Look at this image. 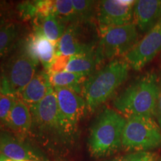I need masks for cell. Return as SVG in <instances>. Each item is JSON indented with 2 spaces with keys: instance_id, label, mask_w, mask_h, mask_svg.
<instances>
[{
  "instance_id": "52a82bcc",
  "label": "cell",
  "mask_w": 161,
  "mask_h": 161,
  "mask_svg": "<svg viewBox=\"0 0 161 161\" xmlns=\"http://www.w3.org/2000/svg\"><path fill=\"white\" fill-rule=\"evenodd\" d=\"M99 36L97 54L101 62L125 56L139 41L137 27L134 22L99 30Z\"/></svg>"
},
{
  "instance_id": "7c38bea8",
  "label": "cell",
  "mask_w": 161,
  "mask_h": 161,
  "mask_svg": "<svg viewBox=\"0 0 161 161\" xmlns=\"http://www.w3.org/2000/svg\"><path fill=\"white\" fill-rule=\"evenodd\" d=\"M90 24L79 22L70 23L58 43V53L64 56L72 57L83 55L95 50L97 46L93 40H87L86 29Z\"/></svg>"
},
{
  "instance_id": "4316f807",
  "label": "cell",
  "mask_w": 161,
  "mask_h": 161,
  "mask_svg": "<svg viewBox=\"0 0 161 161\" xmlns=\"http://www.w3.org/2000/svg\"><path fill=\"white\" fill-rule=\"evenodd\" d=\"M154 116L156 117L157 121H158V125L161 129V80L159 81V91Z\"/></svg>"
},
{
  "instance_id": "44dd1931",
  "label": "cell",
  "mask_w": 161,
  "mask_h": 161,
  "mask_svg": "<svg viewBox=\"0 0 161 161\" xmlns=\"http://www.w3.org/2000/svg\"><path fill=\"white\" fill-rule=\"evenodd\" d=\"M76 14V22L81 23H92L96 17L98 2L91 0H72Z\"/></svg>"
},
{
  "instance_id": "8992f818",
  "label": "cell",
  "mask_w": 161,
  "mask_h": 161,
  "mask_svg": "<svg viewBox=\"0 0 161 161\" xmlns=\"http://www.w3.org/2000/svg\"><path fill=\"white\" fill-rule=\"evenodd\" d=\"M122 147L127 151L147 152L161 146V129L152 118H125Z\"/></svg>"
},
{
  "instance_id": "5b68a950",
  "label": "cell",
  "mask_w": 161,
  "mask_h": 161,
  "mask_svg": "<svg viewBox=\"0 0 161 161\" xmlns=\"http://www.w3.org/2000/svg\"><path fill=\"white\" fill-rule=\"evenodd\" d=\"M15 50L2 64L0 93L18 96L35 75L37 62L16 44Z\"/></svg>"
},
{
  "instance_id": "83f0119b",
  "label": "cell",
  "mask_w": 161,
  "mask_h": 161,
  "mask_svg": "<svg viewBox=\"0 0 161 161\" xmlns=\"http://www.w3.org/2000/svg\"><path fill=\"white\" fill-rule=\"evenodd\" d=\"M9 15L3 8H0V26L9 22Z\"/></svg>"
},
{
  "instance_id": "f1b7e54d",
  "label": "cell",
  "mask_w": 161,
  "mask_h": 161,
  "mask_svg": "<svg viewBox=\"0 0 161 161\" xmlns=\"http://www.w3.org/2000/svg\"><path fill=\"white\" fill-rule=\"evenodd\" d=\"M7 160H8V158H5L3 154H2L1 153H0V161H5Z\"/></svg>"
},
{
  "instance_id": "277c9868",
  "label": "cell",
  "mask_w": 161,
  "mask_h": 161,
  "mask_svg": "<svg viewBox=\"0 0 161 161\" xmlns=\"http://www.w3.org/2000/svg\"><path fill=\"white\" fill-rule=\"evenodd\" d=\"M126 119L116 110L106 108L90 128L88 149L95 158L110 156L122 147V136Z\"/></svg>"
},
{
  "instance_id": "4dcf8cb0",
  "label": "cell",
  "mask_w": 161,
  "mask_h": 161,
  "mask_svg": "<svg viewBox=\"0 0 161 161\" xmlns=\"http://www.w3.org/2000/svg\"><path fill=\"white\" fill-rule=\"evenodd\" d=\"M157 161H161V157H160V158H158V160H157Z\"/></svg>"
},
{
  "instance_id": "4fadbf2b",
  "label": "cell",
  "mask_w": 161,
  "mask_h": 161,
  "mask_svg": "<svg viewBox=\"0 0 161 161\" xmlns=\"http://www.w3.org/2000/svg\"><path fill=\"white\" fill-rule=\"evenodd\" d=\"M60 116L66 125L78 134V124L85 115L86 102L80 95L66 88H54Z\"/></svg>"
},
{
  "instance_id": "d4e9b609",
  "label": "cell",
  "mask_w": 161,
  "mask_h": 161,
  "mask_svg": "<svg viewBox=\"0 0 161 161\" xmlns=\"http://www.w3.org/2000/svg\"><path fill=\"white\" fill-rule=\"evenodd\" d=\"M154 160V155L152 153L148 152H136L107 161H153Z\"/></svg>"
},
{
  "instance_id": "1f68e13d",
  "label": "cell",
  "mask_w": 161,
  "mask_h": 161,
  "mask_svg": "<svg viewBox=\"0 0 161 161\" xmlns=\"http://www.w3.org/2000/svg\"><path fill=\"white\" fill-rule=\"evenodd\" d=\"M5 161H9V159H8V160H5Z\"/></svg>"
},
{
  "instance_id": "e0dca14e",
  "label": "cell",
  "mask_w": 161,
  "mask_h": 161,
  "mask_svg": "<svg viewBox=\"0 0 161 161\" xmlns=\"http://www.w3.org/2000/svg\"><path fill=\"white\" fill-rule=\"evenodd\" d=\"M49 75L50 83L53 88H66L81 95L84 84L89 76L82 73L64 71Z\"/></svg>"
},
{
  "instance_id": "cb8c5ba5",
  "label": "cell",
  "mask_w": 161,
  "mask_h": 161,
  "mask_svg": "<svg viewBox=\"0 0 161 161\" xmlns=\"http://www.w3.org/2000/svg\"><path fill=\"white\" fill-rule=\"evenodd\" d=\"M17 11L23 19L35 21L37 15L36 1L23 2L17 5Z\"/></svg>"
},
{
  "instance_id": "30bf717a",
  "label": "cell",
  "mask_w": 161,
  "mask_h": 161,
  "mask_svg": "<svg viewBox=\"0 0 161 161\" xmlns=\"http://www.w3.org/2000/svg\"><path fill=\"white\" fill-rule=\"evenodd\" d=\"M160 51L161 19L124 56L125 60L133 69L140 71Z\"/></svg>"
},
{
  "instance_id": "ac0fdd59",
  "label": "cell",
  "mask_w": 161,
  "mask_h": 161,
  "mask_svg": "<svg viewBox=\"0 0 161 161\" xmlns=\"http://www.w3.org/2000/svg\"><path fill=\"white\" fill-rule=\"evenodd\" d=\"M101 63L97 54V48L95 50L70 57L66 71L75 73H82L90 76L96 71V67Z\"/></svg>"
},
{
  "instance_id": "2e32d148",
  "label": "cell",
  "mask_w": 161,
  "mask_h": 161,
  "mask_svg": "<svg viewBox=\"0 0 161 161\" xmlns=\"http://www.w3.org/2000/svg\"><path fill=\"white\" fill-rule=\"evenodd\" d=\"M52 87L49 74L46 71H40L35 74L17 97L28 106L31 107L41 102Z\"/></svg>"
},
{
  "instance_id": "484cf974",
  "label": "cell",
  "mask_w": 161,
  "mask_h": 161,
  "mask_svg": "<svg viewBox=\"0 0 161 161\" xmlns=\"http://www.w3.org/2000/svg\"><path fill=\"white\" fill-rule=\"evenodd\" d=\"M69 59L70 57H69V56H64L63 55H60V54H58L55 56V59L52 61L51 66H50L47 73L49 75H52V74L66 71V66H67V64L69 63Z\"/></svg>"
},
{
  "instance_id": "f546056e",
  "label": "cell",
  "mask_w": 161,
  "mask_h": 161,
  "mask_svg": "<svg viewBox=\"0 0 161 161\" xmlns=\"http://www.w3.org/2000/svg\"><path fill=\"white\" fill-rule=\"evenodd\" d=\"M9 161H14V160H9ZM24 161H35V160H24Z\"/></svg>"
},
{
  "instance_id": "9c48e42d",
  "label": "cell",
  "mask_w": 161,
  "mask_h": 161,
  "mask_svg": "<svg viewBox=\"0 0 161 161\" xmlns=\"http://www.w3.org/2000/svg\"><path fill=\"white\" fill-rule=\"evenodd\" d=\"M133 0H104L98 3L96 20L99 30L133 23Z\"/></svg>"
},
{
  "instance_id": "ba28073f",
  "label": "cell",
  "mask_w": 161,
  "mask_h": 161,
  "mask_svg": "<svg viewBox=\"0 0 161 161\" xmlns=\"http://www.w3.org/2000/svg\"><path fill=\"white\" fill-rule=\"evenodd\" d=\"M23 51L37 63H41L44 71H49L58 53V43L50 41L45 37L40 25L34 24L33 31L23 40L17 41Z\"/></svg>"
},
{
  "instance_id": "7a4b0ae2",
  "label": "cell",
  "mask_w": 161,
  "mask_h": 161,
  "mask_svg": "<svg viewBox=\"0 0 161 161\" xmlns=\"http://www.w3.org/2000/svg\"><path fill=\"white\" fill-rule=\"evenodd\" d=\"M158 91L159 80L157 75L147 73L119 94L114 100V106L125 118H152L155 115Z\"/></svg>"
},
{
  "instance_id": "603a6c76",
  "label": "cell",
  "mask_w": 161,
  "mask_h": 161,
  "mask_svg": "<svg viewBox=\"0 0 161 161\" xmlns=\"http://www.w3.org/2000/svg\"><path fill=\"white\" fill-rule=\"evenodd\" d=\"M17 97L0 93V125L5 127L9 114Z\"/></svg>"
},
{
  "instance_id": "7402d4cb",
  "label": "cell",
  "mask_w": 161,
  "mask_h": 161,
  "mask_svg": "<svg viewBox=\"0 0 161 161\" xmlns=\"http://www.w3.org/2000/svg\"><path fill=\"white\" fill-rule=\"evenodd\" d=\"M67 25L76 22L75 11L73 4L69 0H56L54 1L53 14Z\"/></svg>"
},
{
  "instance_id": "ffe728a7",
  "label": "cell",
  "mask_w": 161,
  "mask_h": 161,
  "mask_svg": "<svg viewBox=\"0 0 161 161\" xmlns=\"http://www.w3.org/2000/svg\"><path fill=\"white\" fill-rule=\"evenodd\" d=\"M19 27L14 22L9 21L0 26V57L7 54L19 37Z\"/></svg>"
},
{
  "instance_id": "d6a6232c",
  "label": "cell",
  "mask_w": 161,
  "mask_h": 161,
  "mask_svg": "<svg viewBox=\"0 0 161 161\" xmlns=\"http://www.w3.org/2000/svg\"><path fill=\"white\" fill-rule=\"evenodd\" d=\"M153 161H154V160H153Z\"/></svg>"
},
{
  "instance_id": "5bb4252c",
  "label": "cell",
  "mask_w": 161,
  "mask_h": 161,
  "mask_svg": "<svg viewBox=\"0 0 161 161\" xmlns=\"http://www.w3.org/2000/svg\"><path fill=\"white\" fill-rule=\"evenodd\" d=\"M32 124L29 107L18 97L12 107L5 127L20 140H27Z\"/></svg>"
},
{
  "instance_id": "6da1fadb",
  "label": "cell",
  "mask_w": 161,
  "mask_h": 161,
  "mask_svg": "<svg viewBox=\"0 0 161 161\" xmlns=\"http://www.w3.org/2000/svg\"><path fill=\"white\" fill-rule=\"evenodd\" d=\"M32 124L29 137L40 149L55 156H64L74 148L78 134L70 130L60 116L54 88L35 105L29 107Z\"/></svg>"
},
{
  "instance_id": "3957f363",
  "label": "cell",
  "mask_w": 161,
  "mask_h": 161,
  "mask_svg": "<svg viewBox=\"0 0 161 161\" xmlns=\"http://www.w3.org/2000/svg\"><path fill=\"white\" fill-rule=\"evenodd\" d=\"M129 67L125 60L114 59L87 78L82 90L86 110L93 112L111 97L127 79Z\"/></svg>"
},
{
  "instance_id": "9a60e30c",
  "label": "cell",
  "mask_w": 161,
  "mask_h": 161,
  "mask_svg": "<svg viewBox=\"0 0 161 161\" xmlns=\"http://www.w3.org/2000/svg\"><path fill=\"white\" fill-rule=\"evenodd\" d=\"M134 19L136 27L142 32H148L161 19V1L139 0L134 7Z\"/></svg>"
},
{
  "instance_id": "d6986e66",
  "label": "cell",
  "mask_w": 161,
  "mask_h": 161,
  "mask_svg": "<svg viewBox=\"0 0 161 161\" xmlns=\"http://www.w3.org/2000/svg\"><path fill=\"white\" fill-rule=\"evenodd\" d=\"M34 24L40 25L45 37L55 43H58L68 26L54 14H50Z\"/></svg>"
},
{
  "instance_id": "8fae6325",
  "label": "cell",
  "mask_w": 161,
  "mask_h": 161,
  "mask_svg": "<svg viewBox=\"0 0 161 161\" xmlns=\"http://www.w3.org/2000/svg\"><path fill=\"white\" fill-rule=\"evenodd\" d=\"M0 153L14 161H48L38 146L31 141L20 140L8 130H0Z\"/></svg>"
}]
</instances>
